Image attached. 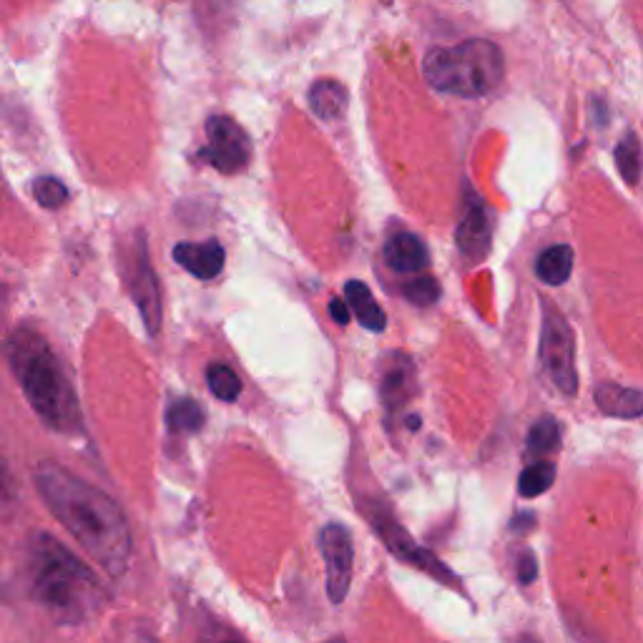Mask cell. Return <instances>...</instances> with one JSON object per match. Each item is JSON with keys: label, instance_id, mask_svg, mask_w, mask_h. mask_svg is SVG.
Instances as JSON below:
<instances>
[{"label": "cell", "instance_id": "obj_1", "mask_svg": "<svg viewBox=\"0 0 643 643\" xmlns=\"http://www.w3.org/2000/svg\"><path fill=\"white\" fill-rule=\"evenodd\" d=\"M33 483L88 556L109 576H121L131 558V530L116 500L56 463L36 465Z\"/></svg>", "mask_w": 643, "mask_h": 643}, {"label": "cell", "instance_id": "obj_2", "mask_svg": "<svg viewBox=\"0 0 643 643\" xmlns=\"http://www.w3.org/2000/svg\"><path fill=\"white\" fill-rule=\"evenodd\" d=\"M31 596L61 626H81L101 613L103 588L96 573L78 561L48 533H33L28 541Z\"/></svg>", "mask_w": 643, "mask_h": 643}, {"label": "cell", "instance_id": "obj_3", "mask_svg": "<svg viewBox=\"0 0 643 643\" xmlns=\"http://www.w3.org/2000/svg\"><path fill=\"white\" fill-rule=\"evenodd\" d=\"M8 362L33 410L58 433L81 430L78 395L56 352L38 332L16 330L8 340Z\"/></svg>", "mask_w": 643, "mask_h": 643}, {"label": "cell", "instance_id": "obj_4", "mask_svg": "<svg viewBox=\"0 0 643 643\" xmlns=\"http://www.w3.org/2000/svg\"><path fill=\"white\" fill-rule=\"evenodd\" d=\"M422 73L435 91L480 98L500 86L505 76V58L493 41L470 38L458 46L433 48L422 61Z\"/></svg>", "mask_w": 643, "mask_h": 643}, {"label": "cell", "instance_id": "obj_5", "mask_svg": "<svg viewBox=\"0 0 643 643\" xmlns=\"http://www.w3.org/2000/svg\"><path fill=\"white\" fill-rule=\"evenodd\" d=\"M541 362L546 375L558 387V392H563L568 397L576 395V342H573V332L568 327L566 317L556 307H551V304H546V312H543Z\"/></svg>", "mask_w": 643, "mask_h": 643}, {"label": "cell", "instance_id": "obj_6", "mask_svg": "<svg viewBox=\"0 0 643 643\" xmlns=\"http://www.w3.org/2000/svg\"><path fill=\"white\" fill-rule=\"evenodd\" d=\"M199 156L222 174H237L252 159V141L234 119L211 116L206 121V146H201Z\"/></svg>", "mask_w": 643, "mask_h": 643}, {"label": "cell", "instance_id": "obj_7", "mask_svg": "<svg viewBox=\"0 0 643 643\" xmlns=\"http://www.w3.org/2000/svg\"><path fill=\"white\" fill-rule=\"evenodd\" d=\"M319 551L327 563V596L332 603L345 601L352 583V563H355V546L345 525L330 523L319 530Z\"/></svg>", "mask_w": 643, "mask_h": 643}, {"label": "cell", "instance_id": "obj_8", "mask_svg": "<svg viewBox=\"0 0 643 643\" xmlns=\"http://www.w3.org/2000/svg\"><path fill=\"white\" fill-rule=\"evenodd\" d=\"M370 520H372V525H375L377 533L385 538L387 548H390L397 558H402V561L412 563V566H417V568H425L430 576H435L438 581H443V583L458 581V578H455V573L448 571V568H445L443 563L433 556V553L425 551V548H420L415 541H412L410 535H407L405 530L397 525V520L387 513L385 505H377L375 510H370Z\"/></svg>", "mask_w": 643, "mask_h": 643}, {"label": "cell", "instance_id": "obj_9", "mask_svg": "<svg viewBox=\"0 0 643 643\" xmlns=\"http://www.w3.org/2000/svg\"><path fill=\"white\" fill-rule=\"evenodd\" d=\"M129 287L136 299V307H139L141 312V319H144L146 332H149L151 337H156L161 327V292L159 282H156L154 267H151L149 262V254H146L144 239H141V242L136 239L134 244V262H131Z\"/></svg>", "mask_w": 643, "mask_h": 643}, {"label": "cell", "instance_id": "obj_10", "mask_svg": "<svg viewBox=\"0 0 643 643\" xmlns=\"http://www.w3.org/2000/svg\"><path fill=\"white\" fill-rule=\"evenodd\" d=\"M174 259L179 267H184L186 272L194 274L201 282H211L217 279L224 269V259H227V252H224L222 242L217 239H209V242L191 244L181 242L174 247Z\"/></svg>", "mask_w": 643, "mask_h": 643}, {"label": "cell", "instance_id": "obj_11", "mask_svg": "<svg viewBox=\"0 0 643 643\" xmlns=\"http://www.w3.org/2000/svg\"><path fill=\"white\" fill-rule=\"evenodd\" d=\"M458 249L470 259L480 262L490 249V217L480 201H470L458 227Z\"/></svg>", "mask_w": 643, "mask_h": 643}, {"label": "cell", "instance_id": "obj_12", "mask_svg": "<svg viewBox=\"0 0 643 643\" xmlns=\"http://www.w3.org/2000/svg\"><path fill=\"white\" fill-rule=\"evenodd\" d=\"M382 257H385L387 267L397 274H417L430 262L425 242L412 232L395 234L382 249Z\"/></svg>", "mask_w": 643, "mask_h": 643}, {"label": "cell", "instance_id": "obj_13", "mask_svg": "<svg viewBox=\"0 0 643 643\" xmlns=\"http://www.w3.org/2000/svg\"><path fill=\"white\" fill-rule=\"evenodd\" d=\"M596 405L606 415L633 420V417L643 415V392L616 385V382H603V385L596 387Z\"/></svg>", "mask_w": 643, "mask_h": 643}, {"label": "cell", "instance_id": "obj_14", "mask_svg": "<svg viewBox=\"0 0 643 643\" xmlns=\"http://www.w3.org/2000/svg\"><path fill=\"white\" fill-rule=\"evenodd\" d=\"M309 106L322 121H337L347 109V88L340 81L322 78L309 91Z\"/></svg>", "mask_w": 643, "mask_h": 643}, {"label": "cell", "instance_id": "obj_15", "mask_svg": "<svg viewBox=\"0 0 643 643\" xmlns=\"http://www.w3.org/2000/svg\"><path fill=\"white\" fill-rule=\"evenodd\" d=\"M345 299L350 302L352 312L357 314L360 325L370 332H382L385 330V312L380 309V304L372 297L370 287L365 282H357V279H350L345 284Z\"/></svg>", "mask_w": 643, "mask_h": 643}, {"label": "cell", "instance_id": "obj_16", "mask_svg": "<svg viewBox=\"0 0 643 643\" xmlns=\"http://www.w3.org/2000/svg\"><path fill=\"white\" fill-rule=\"evenodd\" d=\"M573 272V249L568 244H556V247H548L546 252L538 257L535 262V274L543 284H551V287H561V284L568 282Z\"/></svg>", "mask_w": 643, "mask_h": 643}, {"label": "cell", "instance_id": "obj_17", "mask_svg": "<svg viewBox=\"0 0 643 643\" xmlns=\"http://www.w3.org/2000/svg\"><path fill=\"white\" fill-rule=\"evenodd\" d=\"M412 382H415V377H412L410 362L395 355V365L387 367V372L382 375V400H385L387 410L392 412L397 405H402V400L410 395Z\"/></svg>", "mask_w": 643, "mask_h": 643}, {"label": "cell", "instance_id": "obj_18", "mask_svg": "<svg viewBox=\"0 0 643 643\" xmlns=\"http://www.w3.org/2000/svg\"><path fill=\"white\" fill-rule=\"evenodd\" d=\"M204 407L199 405L191 397H184V400H176L174 405L166 412V425H169L171 433H196L204 425Z\"/></svg>", "mask_w": 643, "mask_h": 643}, {"label": "cell", "instance_id": "obj_19", "mask_svg": "<svg viewBox=\"0 0 643 643\" xmlns=\"http://www.w3.org/2000/svg\"><path fill=\"white\" fill-rule=\"evenodd\" d=\"M616 164L626 184H638L643 169V151L641 141L636 134H626L616 146Z\"/></svg>", "mask_w": 643, "mask_h": 643}, {"label": "cell", "instance_id": "obj_20", "mask_svg": "<svg viewBox=\"0 0 643 643\" xmlns=\"http://www.w3.org/2000/svg\"><path fill=\"white\" fill-rule=\"evenodd\" d=\"M553 480H556V465L548 463V460H538L520 473L518 490L523 498H538L551 488Z\"/></svg>", "mask_w": 643, "mask_h": 643}, {"label": "cell", "instance_id": "obj_21", "mask_svg": "<svg viewBox=\"0 0 643 643\" xmlns=\"http://www.w3.org/2000/svg\"><path fill=\"white\" fill-rule=\"evenodd\" d=\"M206 382H209V390L214 392V397H219L222 402H234L242 395V380L232 367L222 365V362L206 367Z\"/></svg>", "mask_w": 643, "mask_h": 643}, {"label": "cell", "instance_id": "obj_22", "mask_svg": "<svg viewBox=\"0 0 643 643\" xmlns=\"http://www.w3.org/2000/svg\"><path fill=\"white\" fill-rule=\"evenodd\" d=\"M561 443V427L553 417H543L533 425V430L528 433V453L530 455H546L558 450Z\"/></svg>", "mask_w": 643, "mask_h": 643}, {"label": "cell", "instance_id": "obj_23", "mask_svg": "<svg viewBox=\"0 0 643 643\" xmlns=\"http://www.w3.org/2000/svg\"><path fill=\"white\" fill-rule=\"evenodd\" d=\"M402 294L407 297V302L417 304V307H430L440 299V287L430 274L425 277H415L402 287Z\"/></svg>", "mask_w": 643, "mask_h": 643}, {"label": "cell", "instance_id": "obj_24", "mask_svg": "<svg viewBox=\"0 0 643 643\" xmlns=\"http://www.w3.org/2000/svg\"><path fill=\"white\" fill-rule=\"evenodd\" d=\"M33 196L43 209H61L68 201V189L63 186V181L53 179V176H43L33 184Z\"/></svg>", "mask_w": 643, "mask_h": 643}, {"label": "cell", "instance_id": "obj_25", "mask_svg": "<svg viewBox=\"0 0 643 643\" xmlns=\"http://www.w3.org/2000/svg\"><path fill=\"white\" fill-rule=\"evenodd\" d=\"M535 576H538V566H535L533 553L525 551L518 561V581L520 583H533Z\"/></svg>", "mask_w": 643, "mask_h": 643}, {"label": "cell", "instance_id": "obj_26", "mask_svg": "<svg viewBox=\"0 0 643 643\" xmlns=\"http://www.w3.org/2000/svg\"><path fill=\"white\" fill-rule=\"evenodd\" d=\"M350 309H352L350 302H342V299H332V302H330L332 319H335L337 325H342V327H345L347 322H350V317H352Z\"/></svg>", "mask_w": 643, "mask_h": 643}, {"label": "cell", "instance_id": "obj_27", "mask_svg": "<svg viewBox=\"0 0 643 643\" xmlns=\"http://www.w3.org/2000/svg\"><path fill=\"white\" fill-rule=\"evenodd\" d=\"M407 427H410V430H417V427H420V417L417 415L407 417Z\"/></svg>", "mask_w": 643, "mask_h": 643}]
</instances>
